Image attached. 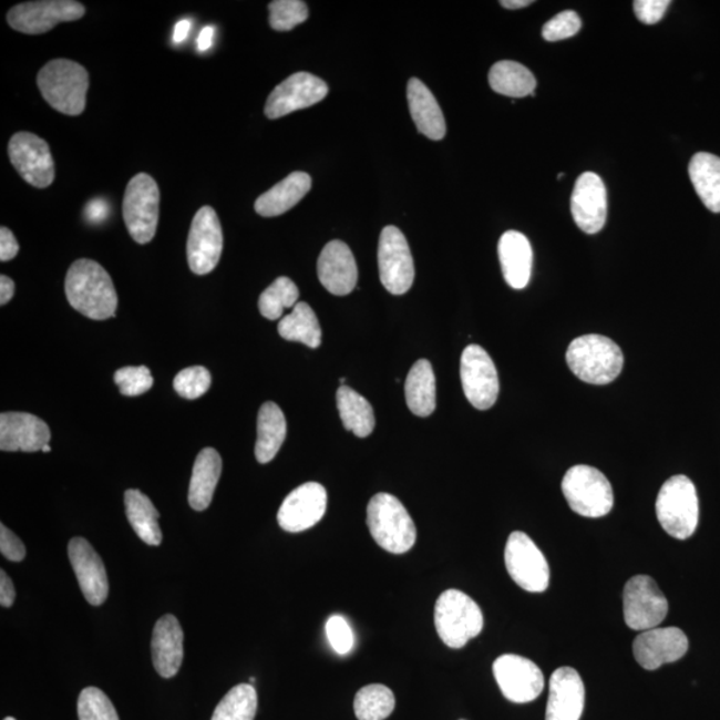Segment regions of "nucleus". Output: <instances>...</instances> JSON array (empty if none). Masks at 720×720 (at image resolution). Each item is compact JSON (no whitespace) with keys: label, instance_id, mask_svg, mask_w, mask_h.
<instances>
[{"label":"nucleus","instance_id":"nucleus-1","mask_svg":"<svg viewBox=\"0 0 720 720\" xmlns=\"http://www.w3.org/2000/svg\"><path fill=\"white\" fill-rule=\"evenodd\" d=\"M65 297L82 316L94 320L115 317L117 296L113 279L95 260L80 259L65 277Z\"/></svg>","mask_w":720,"mask_h":720},{"label":"nucleus","instance_id":"nucleus-2","mask_svg":"<svg viewBox=\"0 0 720 720\" xmlns=\"http://www.w3.org/2000/svg\"><path fill=\"white\" fill-rule=\"evenodd\" d=\"M566 360L569 370L582 382L597 385L614 382L625 364L620 347L597 333L574 339L568 346Z\"/></svg>","mask_w":720,"mask_h":720},{"label":"nucleus","instance_id":"nucleus-3","mask_svg":"<svg viewBox=\"0 0 720 720\" xmlns=\"http://www.w3.org/2000/svg\"><path fill=\"white\" fill-rule=\"evenodd\" d=\"M37 83L44 101L59 113L76 116L86 109L90 78L80 63L55 59L39 71Z\"/></svg>","mask_w":720,"mask_h":720},{"label":"nucleus","instance_id":"nucleus-4","mask_svg":"<svg viewBox=\"0 0 720 720\" xmlns=\"http://www.w3.org/2000/svg\"><path fill=\"white\" fill-rule=\"evenodd\" d=\"M368 526L377 545L391 554L408 553L415 545V523L394 495L379 493L371 497Z\"/></svg>","mask_w":720,"mask_h":720},{"label":"nucleus","instance_id":"nucleus-5","mask_svg":"<svg viewBox=\"0 0 720 720\" xmlns=\"http://www.w3.org/2000/svg\"><path fill=\"white\" fill-rule=\"evenodd\" d=\"M657 516L665 532L679 541L689 539L699 523L696 484L686 475L671 476L657 497Z\"/></svg>","mask_w":720,"mask_h":720},{"label":"nucleus","instance_id":"nucleus-6","mask_svg":"<svg viewBox=\"0 0 720 720\" xmlns=\"http://www.w3.org/2000/svg\"><path fill=\"white\" fill-rule=\"evenodd\" d=\"M435 627L444 645L462 648L483 630L481 607L467 594L451 588L436 600Z\"/></svg>","mask_w":720,"mask_h":720},{"label":"nucleus","instance_id":"nucleus-7","mask_svg":"<svg viewBox=\"0 0 720 720\" xmlns=\"http://www.w3.org/2000/svg\"><path fill=\"white\" fill-rule=\"evenodd\" d=\"M562 491L569 508L586 518H601L614 507L610 481L598 469L578 464L563 477Z\"/></svg>","mask_w":720,"mask_h":720},{"label":"nucleus","instance_id":"nucleus-8","mask_svg":"<svg viewBox=\"0 0 720 720\" xmlns=\"http://www.w3.org/2000/svg\"><path fill=\"white\" fill-rule=\"evenodd\" d=\"M160 202V187L152 176L137 174L130 181L123 198V219L136 244H150L155 237Z\"/></svg>","mask_w":720,"mask_h":720},{"label":"nucleus","instance_id":"nucleus-9","mask_svg":"<svg viewBox=\"0 0 720 720\" xmlns=\"http://www.w3.org/2000/svg\"><path fill=\"white\" fill-rule=\"evenodd\" d=\"M379 278L392 296H403L414 284L415 267L408 239L395 226L383 228L378 247Z\"/></svg>","mask_w":720,"mask_h":720},{"label":"nucleus","instance_id":"nucleus-10","mask_svg":"<svg viewBox=\"0 0 720 720\" xmlns=\"http://www.w3.org/2000/svg\"><path fill=\"white\" fill-rule=\"evenodd\" d=\"M504 563L512 579L528 593L546 592L549 585V567L545 555L529 536L514 532L504 549Z\"/></svg>","mask_w":720,"mask_h":720},{"label":"nucleus","instance_id":"nucleus-11","mask_svg":"<svg viewBox=\"0 0 720 720\" xmlns=\"http://www.w3.org/2000/svg\"><path fill=\"white\" fill-rule=\"evenodd\" d=\"M624 613L631 630L647 631L662 624L669 613V601L651 576L635 575L625 586Z\"/></svg>","mask_w":720,"mask_h":720},{"label":"nucleus","instance_id":"nucleus-12","mask_svg":"<svg viewBox=\"0 0 720 720\" xmlns=\"http://www.w3.org/2000/svg\"><path fill=\"white\" fill-rule=\"evenodd\" d=\"M461 379L464 395L475 409L493 408L500 395V377L493 359L481 346L470 344L461 359Z\"/></svg>","mask_w":720,"mask_h":720},{"label":"nucleus","instance_id":"nucleus-13","mask_svg":"<svg viewBox=\"0 0 720 720\" xmlns=\"http://www.w3.org/2000/svg\"><path fill=\"white\" fill-rule=\"evenodd\" d=\"M86 12L84 6L74 0H41L17 4L8 14L12 29L23 34H44L62 22H74Z\"/></svg>","mask_w":720,"mask_h":720},{"label":"nucleus","instance_id":"nucleus-14","mask_svg":"<svg viewBox=\"0 0 720 720\" xmlns=\"http://www.w3.org/2000/svg\"><path fill=\"white\" fill-rule=\"evenodd\" d=\"M224 251V233L215 209L202 207L195 214L187 239V260L192 271L206 275L218 266Z\"/></svg>","mask_w":720,"mask_h":720},{"label":"nucleus","instance_id":"nucleus-15","mask_svg":"<svg viewBox=\"0 0 720 720\" xmlns=\"http://www.w3.org/2000/svg\"><path fill=\"white\" fill-rule=\"evenodd\" d=\"M497 686L510 702L529 703L545 689V677L533 660L506 654L493 665Z\"/></svg>","mask_w":720,"mask_h":720},{"label":"nucleus","instance_id":"nucleus-16","mask_svg":"<svg viewBox=\"0 0 720 720\" xmlns=\"http://www.w3.org/2000/svg\"><path fill=\"white\" fill-rule=\"evenodd\" d=\"M12 166L31 186L45 188L55 179V163L49 143L31 133H17L9 143Z\"/></svg>","mask_w":720,"mask_h":720},{"label":"nucleus","instance_id":"nucleus-17","mask_svg":"<svg viewBox=\"0 0 720 720\" xmlns=\"http://www.w3.org/2000/svg\"><path fill=\"white\" fill-rule=\"evenodd\" d=\"M329 94V88L310 72H297L288 76L268 96L265 114L268 120H279L298 110L313 106Z\"/></svg>","mask_w":720,"mask_h":720},{"label":"nucleus","instance_id":"nucleus-18","mask_svg":"<svg viewBox=\"0 0 720 720\" xmlns=\"http://www.w3.org/2000/svg\"><path fill=\"white\" fill-rule=\"evenodd\" d=\"M634 657L645 670L654 671L676 664L689 651V639L678 627L651 628L634 640Z\"/></svg>","mask_w":720,"mask_h":720},{"label":"nucleus","instance_id":"nucleus-19","mask_svg":"<svg viewBox=\"0 0 720 720\" xmlns=\"http://www.w3.org/2000/svg\"><path fill=\"white\" fill-rule=\"evenodd\" d=\"M327 510V491L309 482L288 494L278 512V523L287 533H302L322 521Z\"/></svg>","mask_w":720,"mask_h":720},{"label":"nucleus","instance_id":"nucleus-20","mask_svg":"<svg viewBox=\"0 0 720 720\" xmlns=\"http://www.w3.org/2000/svg\"><path fill=\"white\" fill-rule=\"evenodd\" d=\"M69 558L84 598L91 606L103 605L109 597V579L100 554L78 536L69 543Z\"/></svg>","mask_w":720,"mask_h":720},{"label":"nucleus","instance_id":"nucleus-21","mask_svg":"<svg viewBox=\"0 0 720 720\" xmlns=\"http://www.w3.org/2000/svg\"><path fill=\"white\" fill-rule=\"evenodd\" d=\"M572 214L576 226L586 234H597L605 227L607 192L600 176L594 173L579 176L572 196Z\"/></svg>","mask_w":720,"mask_h":720},{"label":"nucleus","instance_id":"nucleus-22","mask_svg":"<svg viewBox=\"0 0 720 720\" xmlns=\"http://www.w3.org/2000/svg\"><path fill=\"white\" fill-rule=\"evenodd\" d=\"M51 431L43 419L29 412H3L0 415V450L37 453L48 446Z\"/></svg>","mask_w":720,"mask_h":720},{"label":"nucleus","instance_id":"nucleus-23","mask_svg":"<svg viewBox=\"0 0 720 720\" xmlns=\"http://www.w3.org/2000/svg\"><path fill=\"white\" fill-rule=\"evenodd\" d=\"M586 690L579 672L560 667L549 679L546 720H579L585 710Z\"/></svg>","mask_w":720,"mask_h":720},{"label":"nucleus","instance_id":"nucleus-24","mask_svg":"<svg viewBox=\"0 0 720 720\" xmlns=\"http://www.w3.org/2000/svg\"><path fill=\"white\" fill-rule=\"evenodd\" d=\"M318 277L332 296H349L358 284L357 261L350 247L340 240L327 244L318 259Z\"/></svg>","mask_w":720,"mask_h":720},{"label":"nucleus","instance_id":"nucleus-25","mask_svg":"<svg viewBox=\"0 0 720 720\" xmlns=\"http://www.w3.org/2000/svg\"><path fill=\"white\" fill-rule=\"evenodd\" d=\"M183 630L174 615H165L154 627L152 652L156 672L162 678H173L178 673L183 662Z\"/></svg>","mask_w":720,"mask_h":720},{"label":"nucleus","instance_id":"nucleus-26","mask_svg":"<svg viewBox=\"0 0 720 720\" xmlns=\"http://www.w3.org/2000/svg\"><path fill=\"white\" fill-rule=\"evenodd\" d=\"M500 260L504 280L514 290H522L528 285L533 271V248L526 235L520 232H507L502 235Z\"/></svg>","mask_w":720,"mask_h":720},{"label":"nucleus","instance_id":"nucleus-27","mask_svg":"<svg viewBox=\"0 0 720 720\" xmlns=\"http://www.w3.org/2000/svg\"><path fill=\"white\" fill-rule=\"evenodd\" d=\"M408 101L411 117L414 120L419 133L432 141L443 140L448 128L442 109L429 88L416 78L409 81Z\"/></svg>","mask_w":720,"mask_h":720},{"label":"nucleus","instance_id":"nucleus-28","mask_svg":"<svg viewBox=\"0 0 720 720\" xmlns=\"http://www.w3.org/2000/svg\"><path fill=\"white\" fill-rule=\"evenodd\" d=\"M311 176L306 173H292L279 182L255 202V212L265 218L279 216L297 206L310 192Z\"/></svg>","mask_w":720,"mask_h":720},{"label":"nucleus","instance_id":"nucleus-29","mask_svg":"<svg viewBox=\"0 0 720 720\" xmlns=\"http://www.w3.org/2000/svg\"><path fill=\"white\" fill-rule=\"evenodd\" d=\"M222 474V457L215 449H203L196 456L192 482H189L188 503L195 512H205L213 502Z\"/></svg>","mask_w":720,"mask_h":720},{"label":"nucleus","instance_id":"nucleus-30","mask_svg":"<svg viewBox=\"0 0 720 720\" xmlns=\"http://www.w3.org/2000/svg\"><path fill=\"white\" fill-rule=\"evenodd\" d=\"M404 395L412 414L425 418L435 411V374L428 359H419L412 366L408 379H405Z\"/></svg>","mask_w":720,"mask_h":720},{"label":"nucleus","instance_id":"nucleus-31","mask_svg":"<svg viewBox=\"0 0 720 720\" xmlns=\"http://www.w3.org/2000/svg\"><path fill=\"white\" fill-rule=\"evenodd\" d=\"M287 423L284 411L274 402L261 405L258 414V438L255 456L261 464L271 462L286 440Z\"/></svg>","mask_w":720,"mask_h":720},{"label":"nucleus","instance_id":"nucleus-32","mask_svg":"<svg viewBox=\"0 0 720 720\" xmlns=\"http://www.w3.org/2000/svg\"><path fill=\"white\" fill-rule=\"evenodd\" d=\"M124 506L131 527L148 546H160L162 529L160 527V513L147 495L140 490H127L124 494Z\"/></svg>","mask_w":720,"mask_h":720},{"label":"nucleus","instance_id":"nucleus-33","mask_svg":"<svg viewBox=\"0 0 720 720\" xmlns=\"http://www.w3.org/2000/svg\"><path fill=\"white\" fill-rule=\"evenodd\" d=\"M693 188L712 213H720V158L709 153L692 156L689 166Z\"/></svg>","mask_w":720,"mask_h":720},{"label":"nucleus","instance_id":"nucleus-34","mask_svg":"<svg viewBox=\"0 0 720 720\" xmlns=\"http://www.w3.org/2000/svg\"><path fill=\"white\" fill-rule=\"evenodd\" d=\"M337 405L346 430L359 438L372 434L376 429V415L368 399L349 385H340L337 391Z\"/></svg>","mask_w":720,"mask_h":720},{"label":"nucleus","instance_id":"nucleus-35","mask_svg":"<svg viewBox=\"0 0 720 720\" xmlns=\"http://www.w3.org/2000/svg\"><path fill=\"white\" fill-rule=\"evenodd\" d=\"M491 89L495 93L510 97L535 96L536 80L525 65L513 62H497L488 74Z\"/></svg>","mask_w":720,"mask_h":720},{"label":"nucleus","instance_id":"nucleus-36","mask_svg":"<svg viewBox=\"0 0 720 720\" xmlns=\"http://www.w3.org/2000/svg\"><path fill=\"white\" fill-rule=\"evenodd\" d=\"M278 331L281 338L304 343L310 349H318L322 343V329L317 313L305 302L297 304L291 313L280 319Z\"/></svg>","mask_w":720,"mask_h":720},{"label":"nucleus","instance_id":"nucleus-37","mask_svg":"<svg viewBox=\"0 0 720 720\" xmlns=\"http://www.w3.org/2000/svg\"><path fill=\"white\" fill-rule=\"evenodd\" d=\"M394 709V692L383 685L363 687L353 700V711L359 720H384Z\"/></svg>","mask_w":720,"mask_h":720},{"label":"nucleus","instance_id":"nucleus-38","mask_svg":"<svg viewBox=\"0 0 720 720\" xmlns=\"http://www.w3.org/2000/svg\"><path fill=\"white\" fill-rule=\"evenodd\" d=\"M258 696L254 686L241 683L228 691L213 713L212 720H254Z\"/></svg>","mask_w":720,"mask_h":720},{"label":"nucleus","instance_id":"nucleus-39","mask_svg":"<svg viewBox=\"0 0 720 720\" xmlns=\"http://www.w3.org/2000/svg\"><path fill=\"white\" fill-rule=\"evenodd\" d=\"M299 290L290 278L280 277L267 287L259 298V311L268 320H277L284 316L286 309L296 307Z\"/></svg>","mask_w":720,"mask_h":720},{"label":"nucleus","instance_id":"nucleus-40","mask_svg":"<svg viewBox=\"0 0 720 720\" xmlns=\"http://www.w3.org/2000/svg\"><path fill=\"white\" fill-rule=\"evenodd\" d=\"M80 720H120L113 702L96 687H88L78 699Z\"/></svg>","mask_w":720,"mask_h":720},{"label":"nucleus","instance_id":"nucleus-41","mask_svg":"<svg viewBox=\"0 0 720 720\" xmlns=\"http://www.w3.org/2000/svg\"><path fill=\"white\" fill-rule=\"evenodd\" d=\"M270 25L275 31H290L309 19V9L300 0H274L268 4Z\"/></svg>","mask_w":720,"mask_h":720},{"label":"nucleus","instance_id":"nucleus-42","mask_svg":"<svg viewBox=\"0 0 720 720\" xmlns=\"http://www.w3.org/2000/svg\"><path fill=\"white\" fill-rule=\"evenodd\" d=\"M209 385H212V374L202 366L182 370L174 379L175 391L178 392L179 397L188 399V401L205 395Z\"/></svg>","mask_w":720,"mask_h":720},{"label":"nucleus","instance_id":"nucleus-43","mask_svg":"<svg viewBox=\"0 0 720 720\" xmlns=\"http://www.w3.org/2000/svg\"><path fill=\"white\" fill-rule=\"evenodd\" d=\"M114 381L124 397H137L153 388L154 378L146 366H130L115 372Z\"/></svg>","mask_w":720,"mask_h":720},{"label":"nucleus","instance_id":"nucleus-44","mask_svg":"<svg viewBox=\"0 0 720 720\" xmlns=\"http://www.w3.org/2000/svg\"><path fill=\"white\" fill-rule=\"evenodd\" d=\"M580 18L574 11H563L543 25L542 35L547 42H558L578 34Z\"/></svg>","mask_w":720,"mask_h":720},{"label":"nucleus","instance_id":"nucleus-45","mask_svg":"<svg viewBox=\"0 0 720 720\" xmlns=\"http://www.w3.org/2000/svg\"><path fill=\"white\" fill-rule=\"evenodd\" d=\"M327 639L330 641L332 650L339 656H346L352 650L353 634L349 621L340 615H332L326 624Z\"/></svg>","mask_w":720,"mask_h":720},{"label":"nucleus","instance_id":"nucleus-46","mask_svg":"<svg viewBox=\"0 0 720 720\" xmlns=\"http://www.w3.org/2000/svg\"><path fill=\"white\" fill-rule=\"evenodd\" d=\"M670 4V0H637L634 2V11L638 21L651 25L662 21Z\"/></svg>","mask_w":720,"mask_h":720},{"label":"nucleus","instance_id":"nucleus-47","mask_svg":"<svg viewBox=\"0 0 720 720\" xmlns=\"http://www.w3.org/2000/svg\"><path fill=\"white\" fill-rule=\"evenodd\" d=\"M0 552L11 562H22L25 558L23 542L4 525H0Z\"/></svg>","mask_w":720,"mask_h":720},{"label":"nucleus","instance_id":"nucleus-48","mask_svg":"<svg viewBox=\"0 0 720 720\" xmlns=\"http://www.w3.org/2000/svg\"><path fill=\"white\" fill-rule=\"evenodd\" d=\"M19 253L18 240L10 228H0V260L9 261L14 259Z\"/></svg>","mask_w":720,"mask_h":720},{"label":"nucleus","instance_id":"nucleus-49","mask_svg":"<svg viewBox=\"0 0 720 720\" xmlns=\"http://www.w3.org/2000/svg\"><path fill=\"white\" fill-rule=\"evenodd\" d=\"M17 598L16 587L10 579V576L6 574L4 569L0 572V605L2 607L9 608L14 605Z\"/></svg>","mask_w":720,"mask_h":720},{"label":"nucleus","instance_id":"nucleus-50","mask_svg":"<svg viewBox=\"0 0 720 720\" xmlns=\"http://www.w3.org/2000/svg\"><path fill=\"white\" fill-rule=\"evenodd\" d=\"M109 212V205L103 199L91 200L86 207V216L91 224H101L107 218Z\"/></svg>","mask_w":720,"mask_h":720},{"label":"nucleus","instance_id":"nucleus-51","mask_svg":"<svg viewBox=\"0 0 720 720\" xmlns=\"http://www.w3.org/2000/svg\"><path fill=\"white\" fill-rule=\"evenodd\" d=\"M16 292V284L14 280H12L9 277H6V275H2L0 277V305L4 306L10 302L12 297H14Z\"/></svg>","mask_w":720,"mask_h":720},{"label":"nucleus","instance_id":"nucleus-52","mask_svg":"<svg viewBox=\"0 0 720 720\" xmlns=\"http://www.w3.org/2000/svg\"><path fill=\"white\" fill-rule=\"evenodd\" d=\"M214 35L215 29L213 25H206V28L200 31L198 41H196V45H198L200 52L212 49Z\"/></svg>","mask_w":720,"mask_h":720},{"label":"nucleus","instance_id":"nucleus-53","mask_svg":"<svg viewBox=\"0 0 720 720\" xmlns=\"http://www.w3.org/2000/svg\"><path fill=\"white\" fill-rule=\"evenodd\" d=\"M192 30V22L188 19H182L178 23L175 24L174 30V43H182L186 41V38Z\"/></svg>","mask_w":720,"mask_h":720},{"label":"nucleus","instance_id":"nucleus-54","mask_svg":"<svg viewBox=\"0 0 720 720\" xmlns=\"http://www.w3.org/2000/svg\"><path fill=\"white\" fill-rule=\"evenodd\" d=\"M532 3V0H502L501 6L508 10H520L527 8Z\"/></svg>","mask_w":720,"mask_h":720},{"label":"nucleus","instance_id":"nucleus-55","mask_svg":"<svg viewBox=\"0 0 720 720\" xmlns=\"http://www.w3.org/2000/svg\"><path fill=\"white\" fill-rule=\"evenodd\" d=\"M42 451H43V453H50L51 448L48 444V446H44Z\"/></svg>","mask_w":720,"mask_h":720},{"label":"nucleus","instance_id":"nucleus-56","mask_svg":"<svg viewBox=\"0 0 720 720\" xmlns=\"http://www.w3.org/2000/svg\"><path fill=\"white\" fill-rule=\"evenodd\" d=\"M3 720H17V719H16V718H12V717H8V718H6V719H3Z\"/></svg>","mask_w":720,"mask_h":720},{"label":"nucleus","instance_id":"nucleus-57","mask_svg":"<svg viewBox=\"0 0 720 720\" xmlns=\"http://www.w3.org/2000/svg\"><path fill=\"white\" fill-rule=\"evenodd\" d=\"M562 178H563V174L560 173V174L558 175V179H562Z\"/></svg>","mask_w":720,"mask_h":720}]
</instances>
